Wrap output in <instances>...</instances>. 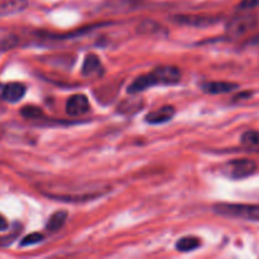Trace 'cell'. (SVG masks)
I'll return each mask as SVG.
<instances>
[{"label": "cell", "mask_w": 259, "mask_h": 259, "mask_svg": "<svg viewBox=\"0 0 259 259\" xmlns=\"http://www.w3.org/2000/svg\"><path fill=\"white\" fill-rule=\"evenodd\" d=\"M181 80V71L175 66H159L152 72L137 77L128 88V93L138 94L156 85H175Z\"/></svg>", "instance_id": "obj_1"}, {"label": "cell", "mask_w": 259, "mask_h": 259, "mask_svg": "<svg viewBox=\"0 0 259 259\" xmlns=\"http://www.w3.org/2000/svg\"><path fill=\"white\" fill-rule=\"evenodd\" d=\"M217 214L228 218H238V219L249 220V222H259V205L245 204H228L222 202L214 206Z\"/></svg>", "instance_id": "obj_2"}, {"label": "cell", "mask_w": 259, "mask_h": 259, "mask_svg": "<svg viewBox=\"0 0 259 259\" xmlns=\"http://www.w3.org/2000/svg\"><path fill=\"white\" fill-rule=\"evenodd\" d=\"M255 171H257V163L249 158L233 159L223 167V172L233 180H242L249 177Z\"/></svg>", "instance_id": "obj_3"}, {"label": "cell", "mask_w": 259, "mask_h": 259, "mask_svg": "<svg viewBox=\"0 0 259 259\" xmlns=\"http://www.w3.org/2000/svg\"><path fill=\"white\" fill-rule=\"evenodd\" d=\"M258 19L255 15L252 14H244L235 17L228 23L227 25V33L233 38L242 37L243 34L252 30L253 28L257 25Z\"/></svg>", "instance_id": "obj_4"}, {"label": "cell", "mask_w": 259, "mask_h": 259, "mask_svg": "<svg viewBox=\"0 0 259 259\" xmlns=\"http://www.w3.org/2000/svg\"><path fill=\"white\" fill-rule=\"evenodd\" d=\"M89 110H90V103H89L88 98L82 94L72 95L66 103V111L71 116L83 115Z\"/></svg>", "instance_id": "obj_5"}, {"label": "cell", "mask_w": 259, "mask_h": 259, "mask_svg": "<svg viewBox=\"0 0 259 259\" xmlns=\"http://www.w3.org/2000/svg\"><path fill=\"white\" fill-rule=\"evenodd\" d=\"M25 91H27V89L23 83L10 82L8 85H4L2 99L9 101V103H18L25 95Z\"/></svg>", "instance_id": "obj_6"}, {"label": "cell", "mask_w": 259, "mask_h": 259, "mask_svg": "<svg viewBox=\"0 0 259 259\" xmlns=\"http://www.w3.org/2000/svg\"><path fill=\"white\" fill-rule=\"evenodd\" d=\"M215 17H205V15H180L175 18V22L181 24L192 25V27H207L217 22Z\"/></svg>", "instance_id": "obj_7"}, {"label": "cell", "mask_w": 259, "mask_h": 259, "mask_svg": "<svg viewBox=\"0 0 259 259\" xmlns=\"http://www.w3.org/2000/svg\"><path fill=\"white\" fill-rule=\"evenodd\" d=\"M175 115L174 106H162V108L157 109V110L152 111L146 116V121L149 124H162L166 121L171 120Z\"/></svg>", "instance_id": "obj_8"}, {"label": "cell", "mask_w": 259, "mask_h": 259, "mask_svg": "<svg viewBox=\"0 0 259 259\" xmlns=\"http://www.w3.org/2000/svg\"><path fill=\"white\" fill-rule=\"evenodd\" d=\"M29 0H0V15L17 14L27 9Z\"/></svg>", "instance_id": "obj_9"}, {"label": "cell", "mask_w": 259, "mask_h": 259, "mask_svg": "<svg viewBox=\"0 0 259 259\" xmlns=\"http://www.w3.org/2000/svg\"><path fill=\"white\" fill-rule=\"evenodd\" d=\"M238 88L237 83L227 82V81H214L202 85V90L207 94H225L235 90Z\"/></svg>", "instance_id": "obj_10"}, {"label": "cell", "mask_w": 259, "mask_h": 259, "mask_svg": "<svg viewBox=\"0 0 259 259\" xmlns=\"http://www.w3.org/2000/svg\"><path fill=\"white\" fill-rule=\"evenodd\" d=\"M101 72H103V66H101L99 57H96L95 55L86 56L82 65V75L90 77V76L99 75Z\"/></svg>", "instance_id": "obj_11"}, {"label": "cell", "mask_w": 259, "mask_h": 259, "mask_svg": "<svg viewBox=\"0 0 259 259\" xmlns=\"http://www.w3.org/2000/svg\"><path fill=\"white\" fill-rule=\"evenodd\" d=\"M66 219H67V212L66 211H57L50 218V222L47 224V229L50 232H57L65 225Z\"/></svg>", "instance_id": "obj_12"}, {"label": "cell", "mask_w": 259, "mask_h": 259, "mask_svg": "<svg viewBox=\"0 0 259 259\" xmlns=\"http://www.w3.org/2000/svg\"><path fill=\"white\" fill-rule=\"evenodd\" d=\"M200 245V240L195 237H185L181 238L176 243V249L180 252H191L195 250Z\"/></svg>", "instance_id": "obj_13"}, {"label": "cell", "mask_w": 259, "mask_h": 259, "mask_svg": "<svg viewBox=\"0 0 259 259\" xmlns=\"http://www.w3.org/2000/svg\"><path fill=\"white\" fill-rule=\"evenodd\" d=\"M242 144L249 148H259V131H248L243 133Z\"/></svg>", "instance_id": "obj_14"}, {"label": "cell", "mask_w": 259, "mask_h": 259, "mask_svg": "<svg viewBox=\"0 0 259 259\" xmlns=\"http://www.w3.org/2000/svg\"><path fill=\"white\" fill-rule=\"evenodd\" d=\"M20 114H22V115L27 119H39L43 116V111L40 110L39 108H37V106H33V105L24 106V108L20 110Z\"/></svg>", "instance_id": "obj_15"}, {"label": "cell", "mask_w": 259, "mask_h": 259, "mask_svg": "<svg viewBox=\"0 0 259 259\" xmlns=\"http://www.w3.org/2000/svg\"><path fill=\"white\" fill-rule=\"evenodd\" d=\"M43 240V235L40 233H32V234L27 235L22 239L20 242V245L22 247H27V245H33V244H38Z\"/></svg>", "instance_id": "obj_16"}, {"label": "cell", "mask_w": 259, "mask_h": 259, "mask_svg": "<svg viewBox=\"0 0 259 259\" xmlns=\"http://www.w3.org/2000/svg\"><path fill=\"white\" fill-rule=\"evenodd\" d=\"M259 7V0H242L238 5L239 10H250Z\"/></svg>", "instance_id": "obj_17"}, {"label": "cell", "mask_w": 259, "mask_h": 259, "mask_svg": "<svg viewBox=\"0 0 259 259\" xmlns=\"http://www.w3.org/2000/svg\"><path fill=\"white\" fill-rule=\"evenodd\" d=\"M15 45V38L14 35H8L7 38L2 40L0 43V50H7V48H12Z\"/></svg>", "instance_id": "obj_18"}, {"label": "cell", "mask_w": 259, "mask_h": 259, "mask_svg": "<svg viewBox=\"0 0 259 259\" xmlns=\"http://www.w3.org/2000/svg\"><path fill=\"white\" fill-rule=\"evenodd\" d=\"M8 229V222L3 215H0V232Z\"/></svg>", "instance_id": "obj_19"}, {"label": "cell", "mask_w": 259, "mask_h": 259, "mask_svg": "<svg viewBox=\"0 0 259 259\" xmlns=\"http://www.w3.org/2000/svg\"><path fill=\"white\" fill-rule=\"evenodd\" d=\"M3 90H4V85L0 83V98H3Z\"/></svg>", "instance_id": "obj_20"}]
</instances>
